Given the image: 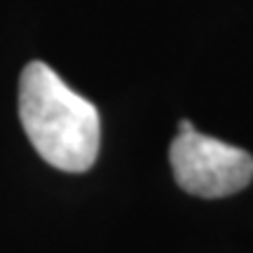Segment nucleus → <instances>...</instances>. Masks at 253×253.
Here are the masks:
<instances>
[{"mask_svg": "<svg viewBox=\"0 0 253 253\" xmlns=\"http://www.w3.org/2000/svg\"><path fill=\"white\" fill-rule=\"evenodd\" d=\"M169 160L176 183L204 199L235 195L253 178V157L246 150L199 134L197 129L176 134Z\"/></svg>", "mask_w": 253, "mask_h": 253, "instance_id": "f03ea898", "label": "nucleus"}, {"mask_svg": "<svg viewBox=\"0 0 253 253\" xmlns=\"http://www.w3.org/2000/svg\"><path fill=\"white\" fill-rule=\"evenodd\" d=\"M19 118L38 155L61 171L91 169L101 145L96 106L66 84L47 63L31 61L19 80Z\"/></svg>", "mask_w": 253, "mask_h": 253, "instance_id": "f257e3e1", "label": "nucleus"}]
</instances>
